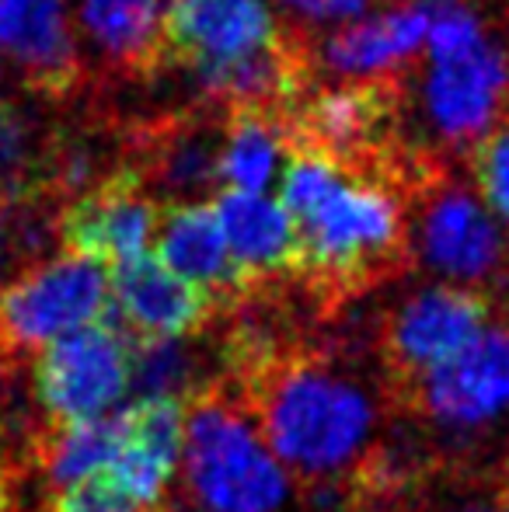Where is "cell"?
I'll return each instance as SVG.
<instances>
[{"label":"cell","mask_w":509,"mask_h":512,"mask_svg":"<svg viewBox=\"0 0 509 512\" xmlns=\"http://www.w3.org/2000/svg\"><path fill=\"white\" fill-rule=\"evenodd\" d=\"M227 380L297 488L349 478L381 439V384L339 342L307 335Z\"/></svg>","instance_id":"cell-1"},{"label":"cell","mask_w":509,"mask_h":512,"mask_svg":"<svg viewBox=\"0 0 509 512\" xmlns=\"http://www.w3.org/2000/svg\"><path fill=\"white\" fill-rule=\"evenodd\" d=\"M405 192L377 171L293 147L283 209L297 230V279L321 324L412 265Z\"/></svg>","instance_id":"cell-2"},{"label":"cell","mask_w":509,"mask_h":512,"mask_svg":"<svg viewBox=\"0 0 509 512\" xmlns=\"http://www.w3.org/2000/svg\"><path fill=\"white\" fill-rule=\"evenodd\" d=\"M42 512H154V509L136 506L123 492V485L116 481V474L109 467H102V471H91L84 478L70 481L60 492H53Z\"/></svg>","instance_id":"cell-25"},{"label":"cell","mask_w":509,"mask_h":512,"mask_svg":"<svg viewBox=\"0 0 509 512\" xmlns=\"http://www.w3.org/2000/svg\"><path fill=\"white\" fill-rule=\"evenodd\" d=\"M112 307L126 338L157 342V338H189L210 331L217 304L203 290L182 283L157 258L140 255L116 265L112 276Z\"/></svg>","instance_id":"cell-15"},{"label":"cell","mask_w":509,"mask_h":512,"mask_svg":"<svg viewBox=\"0 0 509 512\" xmlns=\"http://www.w3.org/2000/svg\"><path fill=\"white\" fill-rule=\"evenodd\" d=\"M119 415H123V439L109 471L136 506L161 509L168 481L182 457V398H143Z\"/></svg>","instance_id":"cell-18"},{"label":"cell","mask_w":509,"mask_h":512,"mask_svg":"<svg viewBox=\"0 0 509 512\" xmlns=\"http://www.w3.org/2000/svg\"><path fill=\"white\" fill-rule=\"evenodd\" d=\"M496 310L489 293L461 290V286H426L394 304L370 331L377 380H381L384 408L405 394L429 370L454 359Z\"/></svg>","instance_id":"cell-6"},{"label":"cell","mask_w":509,"mask_h":512,"mask_svg":"<svg viewBox=\"0 0 509 512\" xmlns=\"http://www.w3.org/2000/svg\"><path fill=\"white\" fill-rule=\"evenodd\" d=\"M129 380L143 398H185L206 384L199 377V352L185 338L136 342L129 338Z\"/></svg>","instance_id":"cell-24"},{"label":"cell","mask_w":509,"mask_h":512,"mask_svg":"<svg viewBox=\"0 0 509 512\" xmlns=\"http://www.w3.org/2000/svg\"><path fill=\"white\" fill-rule=\"evenodd\" d=\"M499 512H509V471H503V481H499Z\"/></svg>","instance_id":"cell-29"},{"label":"cell","mask_w":509,"mask_h":512,"mask_svg":"<svg viewBox=\"0 0 509 512\" xmlns=\"http://www.w3.org/2000/svg\"><path fill=\"white\" fill-rule=\"evenodd\" d=\"M56 119L32 102H0V199L49 192Z\"/></svg>","instance_id":"cell-22"},{"label":"cell","mask_w":509,"mask_h":512,"mask_svg":"<svg viewBox=\"0 0 509 512\" xmlns=\"http://www.w3.org/2000/svg\"><path fill=\"white\" fill-rule=\"evenodd\" d=\"M32 384L46 422L102 418L129 387V338L116 307L98 324L46 345L32 363Z\"/></svg>","instance_id":"cell-8"},{"label":"cell","mask_w":509,"mask_h":512,"mask_svg":"<svg viewBox=\"0 0 509 512\" xmlns=\"http://www.w3.org/2000/svg\"><path fill=\"white\" fill-rule=\"evenodd\" d=\"M157 255H161L157 262L164 269L175 272L182 283L203 290L217 310H224L245 293L213 206L203 203L164 209L161 227H157Z\"/></svg>","instance_id":"cell-19"},{"label":"cell","mask_w":509,"mask_h":512,"mask_svg":"<svg viewBox=\"0 0 509 512\" xmlns=\"http://www.w3.org/2000/svg\"><path fill=\"white\" fill-rule=\"evenodd\" d=\"M471 171H475L482 203L509 227V122L496 126L478 143Z\"/></svg>","instance_id":"cell-26"},{"label":"cell","mask_w":509,"mask_h":512,"mask_svg":"<svg viewBox=\"0 0 509 512\" xmlns=\"http://www.w3.org/2000/svg\"><path fill=\"white\" fill-rule=\"evenodd\" d=\"M213 209L245 293L279 286L286 276H297V230L283 203L269 196L224 192Z\"/></svg>","instance_id":"cell-17"},{"label":"cell","mask_w":509,"mask_h":512,"mask_svg":"<svg viewBox=\"0 0 509 512\" xmlns=\"http://www.w3.org/2000/svg\"><path fill=\"white\" fill-rule=\"evenodd\" d=\"M0 512H18V467L0 453Z\"/></svg>","instance_id":"cell-28"},{"label":"cell","mask_w":509,"mask_h":512,"mask_svg":"<svg viewBox=\"0 0 509 512\" xmlns=\"http://www.w3.org/2000/svg\"><path fill=\"white\" fill-rule=\"evenodd\" d=\"M429 14L422 0H405L381 14L349 21L332 32L318 49V60L328 74L346 77L353 84L398 81L405 63L426 46Z\"/></svg>","instance_id":"cell-16"},{"label":"cell","mask_w":509,"mask_h":512,"mask_svg":"<svg viewBox=\"0 0 509 512\" xmlns=\"http://www.w3.org/2000/svg\"><path fill=\"white\" fill-rule=\"evenodd\" d=\"M123 439V415H102L91 422H42L25 439V464L42 474L49 492H60L70 481L102 471L116 460Z\"/></svg>","instance_id":"cell-20"},{"label":"cell","mask_w":509,"mask_h":512,"mask_svg":"<svg viewBox=\"0 0 509 512\" xmlns=\"http://www.w3.org/2000/svg\"><path fill=\"white\" fill-rule=\"evenodd\" d=\"M157 230V203L140 189L129 171L109 178L67 203L60 223V241L70 255L91 258L98 265H123L147 255Z\"/></svg>","instance_id":"cell-13"},{"label":"cell","mask_w":509,"mask_h":512,"mask_svg":"<svg viewBox=\"0 0 509 512\" xmlns=\"http://www.w3.org/2000/svg\"><path fill=\"white\" fill-rule=\"evenodd\" d=\"M283 122L272 115H227V136L220 150V185L245 196H265L283 164Z\"/></svg>","instance_id":"cell-23"},{"label":"cell","mask_w":509,"mask_h":512,"mask_svg":"<svg viewBox=\"0 0 509 512\" xmlns=\"http://www.w3.org/2000/svg\"><path fill=\"white\" fill-rule=\"evenodd\" d=\"M506 471H509V457H506Z\"/></svg>","instance_id":"cell-30"},{"label":"cell","mask_w":509,"mask_h":512,"mask_svg":"<svg viewBox=\"0 0 509 512\" xmlns=\"http://www.w3.org/2000/svg\"><path fill=\"white\" fill-rule=\"evenodd\" d=\"M0 77H4V74H0Z\"/></svg>","instance_id":"cell-31"},{"label":"cell","mask_w":509,"mask_h":512,"mask_svg":"<svg viewBox=\"0 0 509 512\" xmlns=\"http://www.w3.org/2000/svg\"><path fill=\"white\" fill-rule=\"evenodd\" d=\"M227 119L220 112L168 115L126 133V171L154 203L203 206L220 185Z\"/></svg>","instance_id":"cell-9"},{"label":"cell","mask_w":509,"mask_h":512,"mask_svg":"<svg viewBox=\"0 0 509 512\" xmlns=\"http://www.w3.org/2000/svg\"><path fill=\"white\" fill-rule=\"evenodd\" d=\"M415 251L433 276L461 290L496 293L509 290V237L489 206L461 182H450L440 168L412 192Z\"/></svg>","instance_id":"cell-5"},{"label":"cell","mask_w":509,"mask_h":512,"mask_svg":"<svg viewBox=\"0 0 509 512\" xmlns=\"http://www.w3.org/2000/svg\"><path fill=\"white\" fill-rule=\"evenodd\" d=\"M70 21L102 77H150L168 63V0H74Z\"/></svg>","instance_id":"cell-12"},{"label":"cell","mask_w":509,"mask_h":512,"mask_svg":"<svg viewBox=\"0 0 509 512\" xmlns=\"http://www.w3.org/2000/svg\"><path fill=\"white\" fill-rule=\"evenodd\" d=\"M509 95V49L499 35H485L468 53L429 60L422 77V119L440 143L464 150L492 133Z\"/></svg>","instance_id":"cell-10"},{"label":"cell","mask_w":509,"mask_h":512,"mask_svg":"<svg viewBox=\"0 0 509 512\" xmlns=\"http://www.w3.org/2000/svg\"><path fill=\"white\" fill-rule=\"evenodd\" d=\"M293 18L311 21V25H328V21H353L367 11L374 0H279Z\"/></svg>","instance_id":"cell-27"},{"label":"cell","mask_w":509,"mask_h":512,"mask_svg":"<svg viewBox=\"0 0 509 512\" xmlns=\"http://www.w3.org/2000/svg\"><path fill=\"white\" fill-rule=\"evenodd\" d=\"M0 53L18 63L32 95L67 98L84 77L70 0H0Z\"/></svg>","instance_id":"cell-14"},{"label":"cell","mask_w":509,"mask_h":512,"mask_svg":"<svg viewBox=\"0 0 509 512\" xmlns=\"http://www.w3.org/2000/svg\"><path fill=\"white\" fill-rule=\"evenodd\" d=\"M182 506L171 512H279L290 478L227 377L182 398Z\"/></svg>","instance_id":"cell-4"},{"label":"cell","mask_w":509,"mask_h":512,"mask_svg":"<svg viewBox=\"0 0 509 512\" xmlns=\"http://www.w3.org/2000/svg\"><path fill=\"white\" fill-rule=\"evenodd\" d=\"M63 209L67 203H60L53 192L0 199V293L53 262L56 248H63Z\"/></svg>","instance_id":"cell-21"},{"label":"cell","mask_w":509,"mask_h":512,"mask_svg":"<svg viewBox=\"0 0 509 512\" xmlns=\"http://www.w3.org/2000/svg\"><path fill=\"white\" fill-rule=\"evenodd\" d=\"M112 310L105 265L63 255L0 293V370L18 373L46 345L98 324Z\"/></svg>","instance_id":"cell-7"},{"label":"cell","mask_w":509,"mask_h":512,"mask_svg":"<svg viewBox=\"0 0 509 512\" xmlns=\"http://www.w3.org/2000/svg\"><path fill=\"white\" fill-rule=\"evenodd\" d=\"M387 415L412 422L450 464L496 467L485 460V446L509 422V300L454 359L387 401Z\"/></svg>","instance_id":"cell-3"},{"label":"cell","mask_w":509,"mask_h":512,"mask_svg":"<svg viewBox=\"0 0 509 512\" xmlns=\"http://www.w3.org/2000/svg\"><path fill=\"white\" fill-rule=\"evenodd\" d=\"M283 35L269 0H168V60L189 74L248 60Z\"/></svg>","instance_id":"cell-11"}]
</instances>
